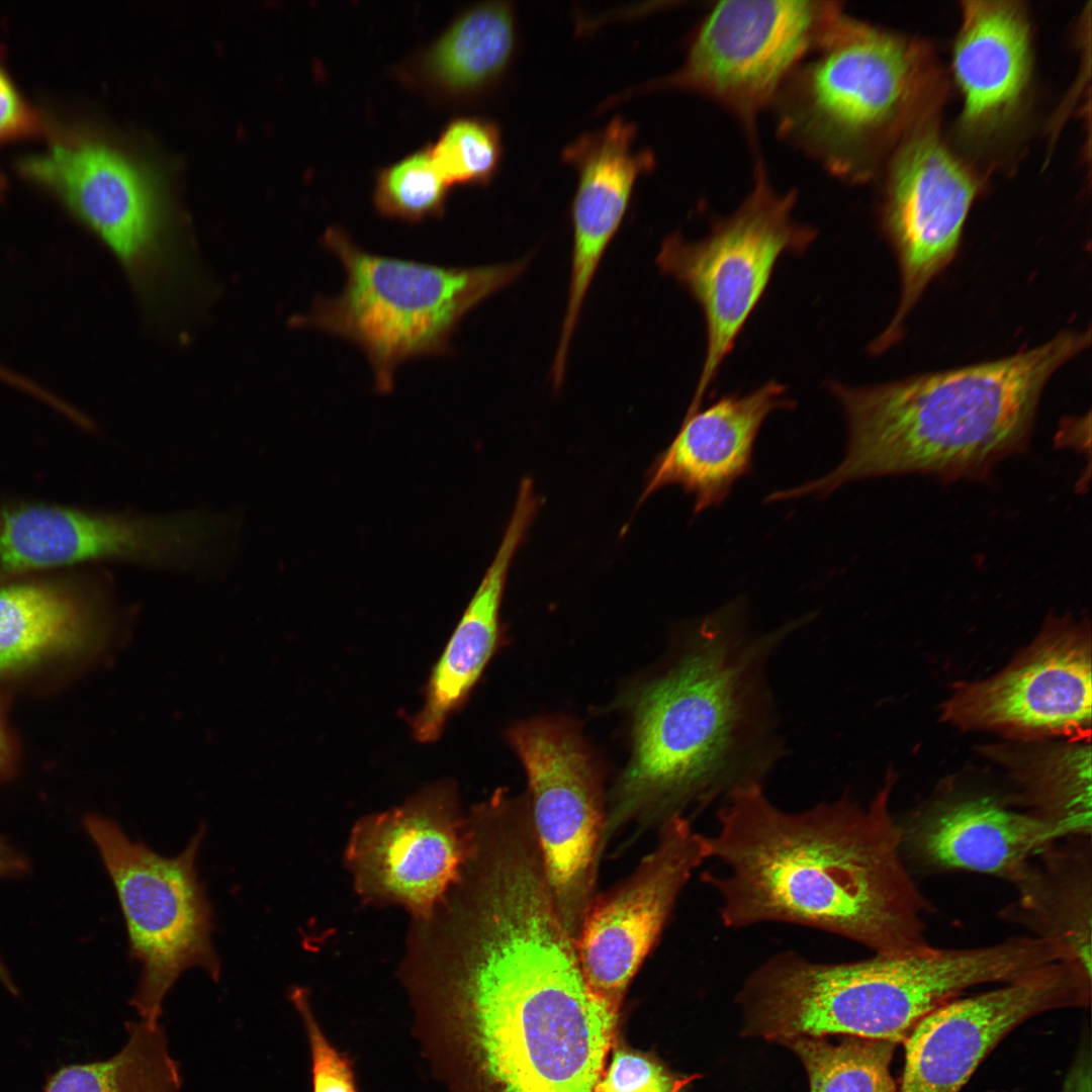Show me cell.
Wrapping results in <instances>:
<instances>
[{
	"mask_svg": "<svg viewBox=\"0 0 1092 1092\" xmlns=\"http://www.w3.org/2000/svg\"><path fill=\"white\" fill-rule=\"evenodd\" d=\"M508 737L528 777L531 822L547 884L576 939L592 905L604 826L597 770L580 737L564 722H522Z\"/></svg>",
	"mask_w": 1092,
	"mask_h": 1092,
	"instance_id": "cell-12",
	"label": "cell"
},
{
	"mask_svg": "<svg viewBox=\"0 0 1092 1092\" xmlns=\"http://www.w3.org/2000/svg\"><path fill=\"white\" fill-rule=\"evenodd\" d=\"M1091 995V974L1058 962L1002 987L945 1003L904 1041L898 1092H960L1013 1029L1045 1012L1087 1007Z\"/></svg>",
	"mask_w": 1092,
	"mask_h": 1092,
	"instance_id": "cell-16",
	"label": "cell"
},
{
	"mask_svg": "<svg viewBox=\"0 0 1092 1092\" xmlns=\"http://www.w3.org/2000/svg\"><path fill=\"white\" fill-rule=\"evenodd\" d=\"M1061 1092H1092V1053L1088 1034L1082 1036Z\"/></svg>",
	"mask_w": 1092,
	"mask_h": 1092,
	"instance_id": "cell-34",
	"label": "cell"
},
{
	"mask_svg": "<svg viewBox=\"0 0 1092 1092\" xmlns=\"http://www.w3.org/2000/svg\"><path fill=\"white\" fill-rule=\"evenodd\" d=\"M797 192L778 190L762 161L750 191L730 214L713 218L707 235L690 241L678 232L663 238L655 263L699 305L706 352L687 411L702 405L726 357L761 301L780 258L809 251L818 230L794 218Z\"/></svg>",
	"mask_w": 1092,
	"mask_h": 1092,
	"instance_id": "cell-8",
	"label": "cell"
},
{
	"mask_svg": "<svg viewBox=\"0 0 1092 1092\" xmlns=\"http://www.w3.org/2000/svg\"><path fill=\"white\" fill-rule=\"evenodd\" d=\"M126 1041L112 1057L51 1074L43 1092H180L182 1075L161 1023L126 1021Z\"/></svg>",
	"mask_w": 1092,
	"mask_h": 1092,
	"instance_id": "cell-27",
	"label": "cell"
},
{
	"mask_svg": "<svg viewBox=\"0 0 1092 1092\" xmlns=\"http://www.w3.org/2000/svg\"><path fill=\"white\" fill-rule=\"evenodd\" d=\"M423 1057L441 1081L471 1060L508 1092H594L618 1013L593 994L542 861L477 869L402 971Z\"/></svg>",
	"mask_w": 1092,
	"mask_h": 1092,
	"instance_id": "cell-1",
	"label": "cell"
},
{
	"mask_svg": "<svg viewBox=\"0 0 1092 1092\" xmlns=\"http://www.w3.org/2000/svg\"><path fill=\"white\" fill-rule=\"evenodd\" d=\"M6 186H7V181H6L5 177H4V175L0 171V197L5 192Z\"/></svg>",
	"mask_w": 1092,
	"mask_h": 1092,
	"instance_id": "cell-37",
	"label": "cell"
},
{
	"mask_svg": "<svg viewBox=\"0 0 1092 1092\" xmlns=\"http://www.w3.org/2000/svg\"><path fill=\"white\" fill-rule=\"evenodd\" d=\"M1090 638L1088 624L1051 618L1002 671L954 688L942 718L961 728L1024 738L1089 739Z\"/></svg>",
	"mask_w": 1092,
	"mask_h": 1092,
	"instance_id": "cell-14",
	"label": "cell"
},
{
	"mask_svg": "<svg viewBox=\"0 0 1092 1092\" xmlns=\"http://www.w3.org/2000/svg\"><path fill=\"white\" fill-rule=\"evenodd\" d=\"M1090 342V330L1066 331L990 362L862 386L827 382L846 420L845 455L824 476L782 489L781 499L911 473L945 482L987 477L1026 449L1046 382Z\"/></svg>",
	"mask_w": 1092,
	"mask_h": 1092,
	"instance_id": "cell-4",
	"label": "cell"
},
{
	"mask_svg": "<svg viewBox=\"0 0 1092 1092\" xmlns=\"http://www.w3.org/2000/svg\"><path fill=\"white\" fill-rule=\"evenodd\" d=\"M842 9L836 1L716 2L691 34L679 69L648 88L709 99L753 142L759 114Z\"/></svg>",
	"mask_w": 1092,
	"mask_h": 1092,
	"instance_id": "cell-11",
	"label": "cell"
},
{
	"mask_svg": "<svg viewBox=\"0 0 1092 1092\" xmlns=\"http://www.w3.org/2000/svg\"><path fill=\"white\" fill-rule=\"evenodd\" d=\"M740 611L734 602L703 618L671 667L636 695L633 752L611 826L646 811L669 818L761 783L777 759L764 665L794 626L752 635Z\"/></svg>",
	"mask_w": 1092,
	"mask_h": 1092,
	"instance_id": "cell-3",
	"label": "cell"
},
{
	"mask_svg": "<svg viewBox=\"0 0 1092 1092\" xmlns=\"http://www.w3.org/2000/svg\"><path fill=\"white\" fill-rule=\"evenodd\" d=\"M635 123L614 116L603 128L568 144L562 160L577 173L570 207L572 255L565 313L551 368L565 375L569 344L595 274L628 209L637 179L654 169L648 149H635Z\"/></svg>",
	"mask_w": 1092,
	"mask_h": 1092,
	"instance_id": "cell-20",
	"label": "cell"
},
{
	"mask_svg": "<svg viewBox=\"0 0 1092 1092\" xmlns=\"http://www.w3.org/2000/svg\"><path fill=\"white\" fill-rule=\"evenodd\" d=\"M901 826L904 856L922 869L992 875L1013 884L1050 845L1077 836L988 796L936 800Z\"/></svg>",
	"mask_w": 1092,
	"mask_h": 1092,
	"instance_id": "cell-21",
	"label": "cell"
},
{
	"mask_svg": "<svg viewBox=\"0 0 1092 1092\" xmlns=\"http://www.w3.org/2000/svg\"><path fill=\"white\" fill-rule=\"evenodd\" d=\"M449 191L427 145L377 172L372 200L382 216L413 223L442 217Z\"/></svg>",
	"mask_w": 1092,
	"mask_h": 1092,
	"instance_id": "cell-29",
	"label": "cell"
},
{
	"mask_svg": "<svg viewBox=\"0 0 1092 1092\" xmlns=\"http://www.w3.org/2000/svg\"><path fill=\"white\" fill-rule=\"evenodd\" d=\"M887 167L880 221L896 254L901 294L893 318L870 345L872 354L900 338L927 285L953 260L980 189L974 172L940 138L937 120L906 138Z\"/></svg>",
	"mask_w": 1092,
	"mask_h": 1092,
	"instance_id": "cell-13",
	"label": "cell"
},
{
	"mask_svg": "<svg viewBox=\"0 0 1092 1092\" xmlns=\"http://www.w3.org/2000/svg\"><path fill=\"white\" fill-rule=\"evenodd\" d=\"M27 868L28 863L25 857L0 837V879L22 875L26 872ZM0 983L11 994L17 995V988L1 959Z\"/></svg>",
	"mask_w": 1092,
	"mask_h": 1092,
	"instance_id": "cell-35",
	"label": "cell"
},
{
	"mask_svg": "<svg viewBox=\"0 0 1092 1092\" xmlns=\"http://www.w3.org/2000/svg\"><path fill=\"white\" fill-rule=\"evenodd\" d=\"M84 828L115 888L129 954L141 966L129 1005L141 1020L158 1024L165 997L185 971L199 968L220 979L212 909L196 870L204 827L170 857L132 840L108 818L89 815Z\"/></svg>",
	"mask_w": 1092,
	"mask_h": 1092,
	"instance_id": "cell-9",
	"label": "cell"
},
{
	"mask_svg": "<svg viewBox=\"0 0 1092 1092\" xmlns=\"http://www.w3.org/2000/svg\"><path fill=\"white\" fill-rule=\"evenodd\" d=\"M989 1092H997V1091H989Z\"/></svg>",
	"mask_w": 1092,
	"mask_h": 1092,
	"instance_id": "cell-38",
	"label": "cell"
},
{
	"mask_svg": "<svg viewBox=\"0 0 1092 1092\" xmlns=\"http://www.w3.org/2000/svg\"><path fill=\"white\" fill-rule=\"evenodd\" d=\"M516 46L512 4L483 2L457 17L412 62L427 88L452 98L474 96L505 73Z\"/></svg>",
	"mask_w": 1092,
	"mask_h": 1092,
	"instance_id": "cell-26",
	"label": "cell"
},
{
	"mask_svg": "<svg viewBox=\"0 0 1092 1092\" xmlns=\"http://www.w3.org/2000/svg\"><path fill=\"white\" fill-rule=\"evenodd\" d=\"M946 81L930 48L842 9L780 89V138L835 178L877 176L898 146L937 120Z\"/></svg>",
	"mask_w": 1092,
	"mask_h": 1092,
	"instance_id": "cell-5",
	"label": "cell"
},
{
	"mask_svg": "<svg viewBox=\"0 0 1092 1092\" xmlns=\"http://www.w3.org/2000/svg\"><path fill=\"white\" fill-rule=\"evenodd\" d=\"M104 583L80 574L0 577V680L91 663L127 638Z\"/></svg>",
	"mask_w": 1092,
	"mask_h": 1092,
	"instance_id": "cell-18",
	"label": "cell"
},
{
	"mask_svg": "<svg viewBox=\"0 0 1092 1092\" xmlns=\"http://www.w3.org/2000/svg\"><path fill=\"white\" fill-rule=\"evenodd\" d=\"M895 781L889 770L867 807L845 794L794 813L775 806L759 782L730 791L709 837L711 857L725 870L703 876L720 897L722 923L804 925L875 954L931 948V905L907 869L902 826L890 811Z\"/></svg>",
	"mask_w": 1092,
	"mask_h": 1092,
	"instance_id": "cell-2",
	"label": "cell"
},
{
	"mask_svg": "<svg viewBox=\"0 0 1092 1092\" xmlns=\"http://www.w3.org/2000/svg\"><path fill=\"white\" fill-rule=\"evenodd\" d=\"M141 532L126 513L44 503L0 505V577L87 562L130 561Z\"/></svg>",
	"mask_w": 1092,
	"mask_h": 1092,
	"instance_id": "cell-24",
	"label": "cell"
},
{
	"mask_svg": "<svg viewBox=\"0 0 1092 1092\" xmlns=\"http://www.w3.org/2000/svg\"><path fill=\"white\" fill-rule=\"evenodd\" d=\"M540 506L532 479L524 477L495 555L425 687L424 705L412 721L413 736L419 742L440 738L492 656L508 575Z\"/></svg>",
	"mask_w": 1092,
	"mask_h": 1092,
	"instance_id": "cell-23",
	"label": "cell"
},
{
	"mask_svg": "<svg viewBox=\"0 0 1092 1092\" xmlns=\"http://www.w3.org/2000/svg\"><path fill=\"white\" fill-rule=\"evenodd\" d=\"M469 851L456 787L442 781L400 806L362 818L346 857L363 898L403 906L425 922L459 879Z\"/></svg>",
	"mask_w": 1092,
	"mask_h": 1092,
	"instance_id": "cell-15",
	"label": "cell"
},
{
	"mask_svg": "<svg viewBox=\"0 0 1092 1092\" xmlns=\"http://www.w3.org/2000/svg\"><path fill=\"white\" fill-rule=\"evenodd\" d=\"M324 247L341 263L345 285L337 296L316 298L291 320L343 338L368 359L379 392L394 387L406 361L444 355L464 316L514 283L529 259L477 267L438 266L370 253L341 228H328Z\"/></svg>",
	"mask_w": 1092,
	"mask_h": 1092,
	"instance_id": "cell-7",
	"label": "cell"
},
{
	"mask_svg": "<svg viewBox=\"0 0 1092 1092\" xmlns=\"http://www.w3.org/2000/svg\"><path fill=\"white\" fill-rule=\"evenodd\" d=\"M952 68L964 105L962 142L987 151L1007 141L1024 116L1032 79L1030 23L1018 1H964Z\"/></svg>",
	"mask_w": 1092,
	"mask_h": 1092,
	"instance_id": "cell-19",
	"label": "cell"
},
{
	"mask_svg": "<svg viewBox=\"0 0 1092 1092\" xmlns=\"http://www.w3.org/2000/svg\"><path fill=\"white\" fill-rule=\"evenodd\" d=\"M1016 898L1002 908V920L1026 928L1033 937L1065 948L1091 972L1092 849L1089 835L1061 839L1028 864L1014 883Z\"/></svg>",
	"mask_w": 1092,
	"mask_h": 1092,
	"instance_id": "cell-25",
	"label": "cell"
},
{
	"mask_svg": "<svg viewBox=\"0 0 1092 1092\" xmlns=\"http://www.w3.org/2000/svg\"><path fill=\"white\" fill-rule=\"evenodd\" d=\"M17 761L15 738L0 706V784L14 772Z\"/></svg>",
	"mask_w": 1092,
	"mask_h": 1092,
	"instance_id": "cell-36",
	"label": "cell"
},
{
	"mask_svg": "<svg viewBox=\"0 0 1092 1092\" xmlns=\"http://www.w3.org/2000/svg\"><path fill=\"white\" fill-rule=\"evenodd\" d=\"M787 392L784 383L768 380L748 393L724 394L686 412L673 439L649 468L638 504L671 485L692 496L695 514L721 506L735 483L751 474L765 420L796 405Z\"/></svg>",
	"mask_w": 1092,
	"mask_h": 1092,
	"instance_id": "cell-22",
	"label": "cell"
},
{
	"mask_svg": "<svg viewBox=\"0 0 1092 1092\" xmlns=\"http://www.w3.org/2000/svg\"><path fill=\"white\" fill-rule=\"evenodd\" d=\"M55 125L24 97L0 52V146L26 139H49Z\"/></svg>",
	"mask_w": 1092,
	"mask_h": 1092,
	"instance_id": "cell-33",
	"label": "cell"
},
{
	"mask_svg": "<svg viewBox=\"0 0 1092 1092\" xmlns=\"http://www.w3.org/2000/svg\"><path fill=\"white\" fill-rule=\"evenodd\" d=\"M696 1078L674 1076L645 1055L619 1050L594 1092H682Z\"/></svg>",
	"mask_w": 1092,
	"mask_h": 1092,
	"instance_id": "cell-32",
	"label": "cell"
},
{
	"mask_svg": "<svg viewBox=\"0 0 1092 1092\" xmlns=\"http://www.w3.org/2000/svg\"><path fill=\"white\" fill-rule=\"evenodd\" d=\"M48 148L22 157L19 174L54 195L110 249L146 304L177 287L183 253L147 173L100 138L56 125Z\"/></svg>",
	"mask_w": 1092,
	"mask_h": 1092,
	"instance_id": "cell-10",
	"label": "cell"
},
{
	"mask_svg": "<svg viewBox=\"0 0 1092 1092\" xmlns=\"http://www.w3.org/2000/svg\"><path fill=\"white\" fill-rule=\"evenodd\" d=\"M429 148L450 188L484 186L499 167L503 139L495 122L477 116H459L445 124Z\"/></svg>",
	"mask_w": 1092,
	"mask_h": 1092,
	"instance_id": "cell-30",
	"label": "cell"
},
{
	"mask_svg": "<svg viewBox=\"0 0 1092 1092\" xmlns=\"http://www.w3.org/2000/svg\"><path fill=\"white\" fill-rule=\"evenodd\" d=\"M709 858V836L697 832L680 813L673 814L656 848L587 910L575 940L582 975L593 994L617 1012L679 893Z\"/></svg>",
	"mask_w": 1092,
	"mask_h": 1092,
	"instance_id": "cell-17",
	"label": "cell"
},
{
	"mask_svg": "<svg viewBox=\"0 0 1092 1092\" xmlns=\"http://www.w3.org/2000/svg\"><path fill=\"white\" fill-rule=\"evenodd\" d=\"M289 997L308 1040L312 1092H358L352 1063L329 1040L313 1012L307 990L294 987Z\"/></svg>",
	"mask_w": 1092,
	"mask_h": 1092,
	"instance_id": "cell-31",
	"label": "cell"
},
{
	"mask_svg": "<svg viewBox=\"0 0 1092 1092\" xmlns=\"http://www.w3.org/2000/svg\"><path fill=\"white\" fill-rule=\"evenodd\" d=\"M803 1064L810 1092H898L891 1064L898 1044L888 1040L842 1036H799L782 1043Z\"/></svg>",
	"mask_w": 1092,
	"mask_h": 1092,
	"instance_id": "cell-28",
	"label": "cell"
},
{
	"mask_svg": "<svg viewBox=\"0 0 1092 1092\" xmlns=\"http://www.w3.org/2000/svg\"><path fill=\"white\" fill-rule=\"evenodd\" d=\"M1050 961L1046 943L1032 936L843 963L814 962L787 950L760 971L756 1019L776 1043L841 1035L899 1045L926 1015L970 988L1019 980Z\"/></svg>",
	"mask_w": 1092,
	"mask_h": 1092,
	"instance_id": "cell-6",
	"label": "cell"
}]
</instances>
